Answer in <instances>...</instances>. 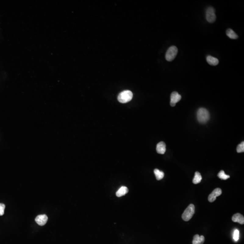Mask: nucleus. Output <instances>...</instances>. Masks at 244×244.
<instances>
[{
    "label": "nucleus",
    "mask_w": 244,
    "mask_h": 244,
    "mask_svg": "<svg viewBox=\"0 0 244 244\" xmlns=\"http://www.w3.org/2000/svg\"><path fill=\"white\" fill-rule=\"evenodd\" d=\"M197 119L198 121L201 124H205L210 119V114L207 109L201 108L197 112Z\"/></svg>",
    "instance_id": "nucleus-1"
},
{
    "label": "nucleus",
    "mask_w": 244,
    "mask_h": 244,
    "mask_svg": "<svg viewBox=\"0 0 244 244\" xmlns=\"http://www.w3.org/2000/svg\"><path fill=\"white\" fill-rule=\"evenodd\" d=\"M133 97V93L130 91H123L118 96V100L121 103H126L132 99Z\"/></svg>",
    "instance_id": "nucleus-2"
},
{
    "label": "nucleus",
    "mask_w": 244,
    "mask_h": 244,
    "mask_svg": "<svg viewBox=\"0 0 244 244\" xmlns=\"http://www.w3.org/2000/svg\"><path fill=\"white\" fill-rule=\"evenodd\" d=\"M195 213V205L193 204H189L183 213L182 218L185 221H188L193 217Z\"/></svg>",
    "instance_id": "nucleus-3"
},
{
    "label": "nucleus",
    "mask_w": 244,
    "mask_h": 244,
    "mask_svg": "<svg viewBox=\"0 0 244 244\" xmlns=\"http://www.w3.org/2000/svg\"><path fill=\"white\" fill-rule=\"evenodd\" d=\"M178 53V48L175 46H171L167 51L166 54V59L169 62L173 60Z\"/></svg>",
    "instance_id": "nucleus-4"
},
{
    "label": "nucleus",
    "mask_w": 244,
    "mask_h": 244,
    "mask_svg": "<svg viewBox=\"0 0 244 244\" xmlns=\"http://www.w3.org/2000/svg\"><path fill=\"white\" fill-rule=\"evenodd\" d=\"M206 18L207 21L210 23H214L216 20L215 9L213 7H209L207 8L206 12Z\"/></svg>",
    "instance_id": "nucleus-5"
},
{
    "label": "nucleus",
    "mask_w": 244,
    "mask_h": 244,
    "mask_svg": "<svg viewBox=\"0 0 244 244\" xmlns=\"http://www.w3.org/2000/svg\"><path fill=\"white\" fill-rule=\"evenodd\" d=\"M221 193L222 191L221 188H215L208 196V201L210 203L214 202L216 199L217 197L221 195Z\"/></svg>",
    "instance_id": "nucleus-6"
},
{
    "label": "nucleus",
    "mask_w": 244,
    "mask_h": 244,
    "mask_svg": "<svg viewBox=\"0 0 244 244\" xmlns=\"http://www.w3.org/2000/svg\"><path fill=\"white\" fill-rule=\"evenodd\" d=\"M181 96L177 92H173L170 95V106L174 107L176 103L181 100Z\"/></svg>",
    "instance_id": "nucleus-7"
},
{
    "label": "nucleus",
    "mask_w": 244,
    "mask_h": 244,
    "mask_svg": "<svg viewBox=\"0 0 244 244\" xmlns=\"http://www.w3.org/2000/svg\"><path fill=\"white\" fill-rule=\"evenodd\" d=\"M48 217L45 214L39 215L37 216L35 220L36 223L39 226H43L45 225L47 222Z\"/></svg>",
    "instance_id": "nucleus-8"
},
{
    "label": "nucleus",
    "mask_w": 244,
    "mask_h": 244,
    "mask_svg": "<svg viewBox=\"0 0 244 244\" xmlns=\"http://www.w3.org/2000/svg\"><path fill=\"white\" fill-rule=\"evenodd\" d=\"M232 220L234 222H238L241 224H244V216L239 213L234 215L232 217Z\"/></svg>",
    "instance_id": "nucleus-9"
},
{
    "label": "nucleus",
    "mask_w": 244,
    "mask_h": 244,
    "mask_svg": "<svg viewBox=\"0 0 244 244\" xmlns=\"http://www.w3.org/2000/svg\"><path fill=\"white\" fill-rule=\"evenodd\" d=\"M157 152L160 154H164L166 151V145L163 142H160L156 146Z\"/></svg>",
    "instance_id": "nucleus-10"
},
{
    "label": "nucleus",
    "mask_w": 244,
    "mask_h": 244,
    "mask_svg": "<svg viewBox=\"0 0 244 244\" xmlns=\"http://www.w3.org/2000/svg\"><path fill=\"white\" fill-rule=\"evenodd\" d=\"M205 241V238L203 235L199 236V235H195L193 240V244H203Z\"/></svg>",
    "instance_id": "nucleus-11"
},
{
    "label": "nucleus",
    "mask_w": 244,
    "mask_h": 244,
    "mask_svg": "<svg viewBox=\"0 0 244 244\" xmlns=\"http://www.w3.org/2000/svg\"><path fill=\"white\" fill-rule=\"evenodd\" d=\"M206 59H207V63L210 65L216 66L219 63V60L218 59L210 56V55L207 56Z\"/></svg>",
    "instance_id": "nucleus-12"
},
{
    "label": "nucleus",
    "mask_w": 244,
    "mask_h": 244,
    "mask_svg": "<svg viewBox=\"0 0 244 244\" xmlns=\"http://www.w3.org/2000/svg\"><path fill=\"white\" fill-rule=\"evenodd\" d=\"M128 190L127 187L126 186H122L116 193V196L118 197H122L128 193Z\"/></svg>",
    "instance_id": "nucleus-13"
},
{
    "label": "nucleus",
    "mask_w": 244,
    "mask_h": 244,
    "mask_svg": "<svg viewBox=\"0 0 244 244\" xmlns=\"http://www.w3.org/2000/svg\"><path fill=\"white\" fill-rule=\"evenodd\" d=\"M227 36L228 37L231 39H237L238 38V35L232 30L231 29H228L226 31Z\"/></svg>",
    "instance_id": "nucleus-14"
},
{
    "label": "nucleus",
    "mask_w": 244,
    "mask_h": 244,
    "mask_svg": "<svg viewBox=\"0 0 244 244\" xmlns=\"http://www.w3.org/2000/svg\"><path fill=\"white\" fill-rule=\"evenodd\" d=\"M202 180V177L200 173L199 172L196 171L195 173V177L193 180V183L194 184H198L200 183Z\"/></svg>",
    "instance_id": "nucleus-15"
},
{
    "label": "nucleus",
    "mask_w": 244,
    "mask_h": 244,
    "mask_svg": "<svg viewBox=\"0 0 244 244\" xmlns=\"http://www.w3.org/2000/svg\"><path fill=\"white\" fill-rule=\"evenodd\" d=\"M154 172L156 177L157 181L162 180L164 178V173L163 171H161L157 169H156L154 170Z\"/></svg>",
    "instance_id": "nucleus-16"
},
{
    "label": "nucleus",
    "mask_w": 244,
    "mask_h": 244,
    "mask_svg": "<svg viewBox=\"0 0 244 244\" xmlns=\"http://www.w3.org/2000/svg\"><path fill=\"white\" fill-rule=\"evenodd\" d=\"M218 178L223 180H226L230 178L229 175L225 174V172L223 170H221L217 174Z\"/></svg>",
    "instance_id": "nucleus-17"
},
{
    "label": "nucleus",
    "mask_w": 244,
    "mask_h": 244,
    "mask_svg": "<svg viewBox=\"0 0 244 244\" xmlns=\"http://www.w3.org/2000/svg\"><path fill=\"white\" fill-rule=\"evenodd\" d=\"M237 152L238 153L243 152H244V142H242V143H240L237 146L236 148Z\"/></svg>",
    "instance_id": "nucleus-18"
},
{
    "label": "nucleus",
    "mask_w": 244,
    "mask_h": 244,
    "mask_svg": "<svg viewBox=\"0 0 244 244\" xmlns=\"http://www.w3.org/2000/svg\"><path fill=\"white\" fill-rule=\"evenodd\" d=\"M233 239L235 242H237L239 240V231L237 229H235L234 232Z\"/></svg>",
    "instance_id": "nucleus-19"
},
{
    "label": "nucleus",
    "mask_w": 244,
    "mask_h": 244,
    "mask_svg": "<svg viewBox=\"0 0 244 244\" xmlns=\"http://www.w3.org/2000/svg\"><path fill=\"white\" fill-rule=\"evenodd\" d=\"M5 206L3 203H0V216L3 215L4 214Z\"/></svg>",
    "instance_id": "nucleus-20"
}]
</instances>
